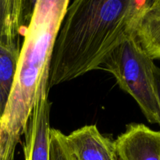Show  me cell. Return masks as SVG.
I'll list each match as a JSON object with an SVG mask.
<instances>
[{
    "label": "cell",
    "mask_w": 160,
    "mask_h": 160,
    "mask_svg": "<svg viewBox=\"0 0 160 160\" xmlns=\"http://www.w3.org/2000/svg\"><path fill=\"white\" fill-rule=\"evenodd\" d=\"M152 0H76L69 4L52 53L47 88L99 69L134 34Z\"/></svg>",
    "instance_id": "6da1fadb"
},
{
    "label": "cell",
    "mask_w": 160,
    "mask_h": 160,
    "mask_svg": "<svg viewBox=\"0 0 160 160\" xmlns=\"http://www.w3.org/2000/svg\"><path fill=\"white\" fill-rule=\"evenodd\" d=\"M69 4V0L34 2L23 33L12 88L0 120V160H13L16 147L39 95L48 90L53 45Z\"/></svg>",
    "instance_id": "7a4b0ae2"
},
{
    "label": "cell",
    "mask_w": 160,
    "mask_h": 160,
    "mask_svg": "<svg viewBox=\"0 0 160 160\" xmlns=\"http://www.w3.org/2000/svg\"><path fill=\"white\" fill-rule=\"evenodd\" d=\"M156 66L133 34L117 45L99 67L112 74L120 88L133 97L151 123L159 121L155 87Z\"/></svg>",
    "instance_id": "3957f363"
},
{
    "label": "cell",
    "mask_w": 160,
    "mask_h": 160,
    "mask_svg": "<svg viewBox=\"0 0 160 160\" xmlns=\"http://www.w3.org/2000/svg\"><path fill=\"white\" fill-rule=\"evenodd\" d=\"M26 4L23 0H0V120L17 70Z\"/></svg>",
    "instance_id": "277c9868"
},
{
    "label": "cell",
    "mask_w": 160,
    "mask_h": 160,
    "mask_svg": "<svg viewBox=\"0 0 160 160\" xmlns=\"http://www.w3.org/2000/svg\"><path fill=\"white\" fill-rule=\"evenodd\" d=\"M48 90L41 92L28 120L24 134L25 160H49L50 110Z\"/></svg>",
    "instance_id": "5b68a950"
},
{
    "label": "cell",
    "mask_w": 160,
    "mask_h": 160,
    "mask_svg": "<svg viewBox=\"0 0 160 160\" xmlns=\"http://www.w3.org/2000/svg\"><path fill=\"white\" fill-rule=\"evenodd\" d=\"M118 160H160V131L130 123L114 141Z\"/></svg>",
    "instance_id": "8992f818"
},
{
    "label": "cell",
    "mask_w": 160,
    "mask_h": 160,
    "mask_svg": "<svg viewBox=\"0 0 160 160\" xmlns=\"http://www.w3.org/2000/svg\"><path fill=\"white\" fill-rule=\"evenodd\" d=\"M77 160H118L113 141L103 136L95 125H87L65 137Z\"/></svg>",
    "instance_id": "52a82bcc"
},
{
    "label": "cell",
    "mask_w": 160,
    "mask_h": 160,
    "mask_svg": "<svg viewBox=\"0 0 160 160\" xmlns=\"http://www.w3.org/2000/svg\"><path fill=\"white\" fill-rule=\"evenodd\" d=\"M134 38L145 54L160 60V0H152L139 18Z\"/></svg>",
    "instance_id": "ba28073f"
},
{
    "label": "cell",
    "mask_w": 160,
    "mask_h": 160,
    "mask_svg": "<svg viewBox=\"0 0 160 160\" xmlns=\"http://www.w3.org/2000/svg\"><path fill=\"white\" fill-rule=\"evenodd\" d=\"M65 137L66 135L59 130L51 129L49 160H77L69 150Z\"/></svg>",
    "instance_id": "9c48e42d"
},
{
    "label": "cell",
    "mask_w": 160,
    "mask_h": 160,
    "mask_svg": "<svg viewBox=\"0 0 160 160\" xmlns=\"http://www.w3.org/2000/svg\"><path fill=\"white\" fill-rule=\"evenodd\" d=\"M155 78V87H156V97H157L158 104L159 107V121L158 124L160 126V67L156 66L154 69Z\"/></svg>",
    "instance_id": "30bf717a"
}]
</instances>
